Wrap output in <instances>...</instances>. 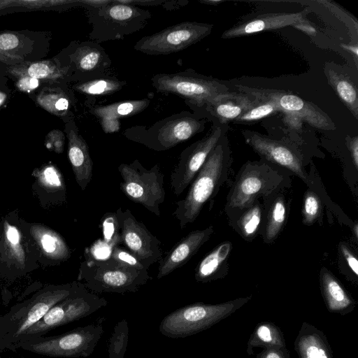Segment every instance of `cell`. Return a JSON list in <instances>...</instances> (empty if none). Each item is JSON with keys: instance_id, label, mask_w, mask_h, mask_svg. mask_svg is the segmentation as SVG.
<instances>
[{"instance_id": "cell-15", "label": "cell", "mask_w": 358, "mask_h": 358, "mask_svg": "<svg viewBox=\"0 0 358 358\" xmlns=\"http://www.w3.org/2000/svg\"><path fill=\"white\" fill-rule=\"evenodd\" d=\"M115 215L120 230L121 243L147 268L163 255L160 241L137 220L129 209L119 208Z\"/></svg>"}, {"instance_id": "cell-46", "label": "cell", "mask_w": 358, "mask_h": 358, "mask_svg": "<svg viewBox=\"0 0 358 358\" xmlns=\"http://www.w3.org/2000/svg\"><path fill=\"white\" fill-rule=\"evenodd\" d=\"M49 136L53 143L55 150L58 152H62L64 142L63 133L58 130H54L49 134Z\"/></svg>"}, {"instance_id": "cell-6", "label": "cell", "mask_w": 358, "mask_h": 358, "mask_svg": "<svg viewBox=\"0 0 358 358\" xmlns=\"http://www.w3.org/2000/svg\"><path fill=\"white\" fill-rule=\"evenodd\" d=\"M102 320L57 336H42L21 340L15 343L10 350L20 348L50 357H87L94 352L103 333Z\"/></svg>"}, {"instance_id": "cell-43", "label": "cell", "mask_w": 358, "mask_h": 358, "mask_svg": "<svg viewBox=\"0 0 358 358\" xmlns=\"http://www.w3.org/2000/svg\"><path fill=\"white\" fill-rule=\"evenodd\" d=\"M38 85L39 80L29 76L20 77L17 82L18 89L24 92L32 91L37 88Z\"/></svg>"}, {"instance_id": "cell-47", "label": "cell", "mask_w": 358, "mask_h": 358, "mask_svg": "<svg viewBox=\"0 0 358 358\" xmlns=\"http://www.w3.org/2000/svg\"><path fill=\"white\" fill-rule=\"evenodd\" d=\"M292 27L310 36H313L316 34L315 28L309 22L306 18L303 19L302 21Z\"/></svg>"}, {"instance_id": "cell-40", "label": "cell", "mask_w": 358, "mask_h": 358, "mask_svg": "<svg viewBox=\"0 0 358 358\" xmlns=\"http://www.w3.org/2000/svg\"><path fill=\"white\" fill-rule=\"evenodd\" d=\"M109 257L125 266L140 270L148 269L127 249L119 247L118 245L112 250Z\"/></svg>"}, {"instance_id": "cell-45", "label": "cell", "mask_w": 358, "mask_h": 358, "mask_svg": "<svg viewBox=\"0 0 358 358\" xmlns=\"http://www.w3.org/2000/svg\"><path fill=\"white\" fill-rule=\"evenodd\" d=\"M345 139L352 162L355 169H358V137L357 136L353 137L347 136Z\"/></svg>"}, {"instance_id": "cell-28", "label": "cell", "mask_w": 358, "mask_h": 358, "mask_svg": "<svg viewBox=\"0 0 358 358\" xmlns=\"http://www.w3.org/2000/svg\"><path fill=\"white\" fill-rule=\"evenodd\" d=\"M285 348V341L281 330L273 323L263 322L259 323L251 334L248 342L247 352L253 354V348Z\"/></svg>"}, {"instance_id": "cell-51", "label": "cell", "mask_w": 358, "mask_h": 358, "mask_svg": "<svg viewBox=\"0 0 358 358\" xmlns=\"http://www.w3.org/2000/svg\"><path fill=\"white\" fill-rule=\"evenodd\" d=\"M352 232L355 236V238L357 239L358 238V224L357 223H355L352 227Z\"/></svg>"}, {"instance_id": "cell-38", "label": "cell", "mask_w": 358, "mask_h": 358, "mask_svg": "<svg viewBox=\"0 0 358 358\" xmlns=\"http://www.w3.org/2000/svg\"><path fill=\"white\" fill-rule=\"evenodd\" d=\"M318 2L327 8L333 15L342 21L349 29L351 36L357 37L358 21L356 17L351 15L348 10L340 6L333 1L322 0Z\"/></svg>"}, {"instance_id": "cell-25", "label": "cell", "mask_w": 358, "mask_h": 358, "mask_svg": "<svg viewBox=\"0 0 358 358\" xmlns=\"http://www.w3.org/2000/svg\"><path fill=\"white\" fill-rule=\"evenodd\" d=\"M232 250L231 241H224L208 253L197 264L194 278L199 282H208L226 275L227 261Z\"/></svg>"}, {"instance_id": "cell-44", "label": "cell", "mask_w": 358, "mask_h": 358, "mask_svg": "<svg viewBox=\"0 0 358 358\" xmlns=\"http://www.w3.org/2000/svg\"><path fill=\"white\" fill-rule=\"evenodd\" d=\"M44 178L48 185L59 187L62 186V181L57 170L52 166L46 168L44 171Z\"/></svg>"}, {"instance_id": "cell-21", "label": "cell", "mask_w": 358, "mask_h": 358, "mask_svg": "<svg viewBox=\"0 0 358 358\" xmlns=\"http://www.w3.org/2000/svg\"><path fill=\"white\" fill-rule=\"evenodd\" d=\"M70 58L75 70L87 76V80L106 76L111 64L104 49L90 41L78 44Z\"/></svg>"}, {"instance_id": "cell-20", "label": "cell", "mask_w": 358, "mask_h": 358, "mask_svg": "<svg viewBox=\"0 0 358 358\" xmlns=\"http://www.w3.org/2000/svg\"><path fill=\"white\" fill-rule=\"evenodd\" d=\"M73 122L66 126L68 137V155L76 180L82 190L91 182L93 174V162L87 143L79 134Z\"/></svg>"}, {"instance_id": "cell-26", "label": "cell", "mask_w": 358, "mask_h": 358, "mask_svg": "<svg viewBox=\"0 0 358 358\" xmlns=\"http://www.w3.org/2000/svg\"><path fill=\"white\" fill-rule=\"evenodd\" d=\"M282 192L264 199L265 210L263 215H265V219L262 220V222L264 221V225H262V236L264 241L268 244L275 241L287 221L289 205Z\"/></svg>"}, {"instance_id": "cell-8", "label": "cell", "mask_w": 358, "mask_h": 358, "mask_svg": "<svg viewBox=\"0 0 358 358\" xmlns=\"http://www.w3.org/2000/svg\"><path fill=\"white\" fill-rule=\"evenodd\" d=\"M157 92L178 96L195 112L202 110L219 94L229 91L220 81L192 70L159 73L152 78Z\"/></svg>"}, {"instance_id": "cell-32", "label": "cell", "mask_w": 358, "mask_h": 358, "mask_svg": "<svg viewBox=\"0 0 358 358\" xmlns=\"http://www.w3.org/2000/svg\"><path fill=\"white\" fill-rule=\"evenodd\" d=\"M257 102L233 122L236 124H250L273 114L280 112L277 105L268 99L255 98Z\"/></svg>"}, {"instance_id": "cell-2", "label": "cell", "mask_w": 358, "mask_h": 358, "mask_svg": "<svg viewBox=\"0 0 358 358\" xmlns=\"http://www.w3.org/2000/svg\"><path fill=\"white\" fill-rule=\"evenodd\" d=\"M287 173L261 160L244 164L227 197L225 210L236 215L259 198L267 199L291 186Z\"/></svg>"}, {"instance_id": "cell-23", "label": "cell", "mask_w": 358, "mask_h": 358, "mask_svg": "<svg viewBox=\"0 0 358 358\" xmlns=\"http://www.w3.org/2000/svg\"><path fill=\"white\" fill-rule=\"evenodd\" d=\"M320 282L322 294L329 312L346 315L355 309V301L336 278L324 267L320 270Z\"/></svg>"}, {"instance_id": "cell-30", "label": "cell", "mask_w": 358, "mask_h": 358, "mask_svg": "<svg viewBox=\"0 0 358 358\" xmlns=\"http://www.w3.org/2000/svg\"><path fill=\"white\" fill-rule=\"evenodd\" d=\"M11 72L20 77L29 76L38 80H57L64 78L68 73L69 68L59 66L50 61H41L15 68Z\"/></svg>"}, {"instance_id": "cell-52", "label": "cell", "mask_w": 358, "mask_h": 358, "mask_svg": "<svg viewBox=\"0 0 358 358\" xmlns=\"http://www.w3.org/2000/svg\"><path fill=\"white\" fill-rule=\"evenodd\" d=\"M6 96L4 94L0 92V106L3 103Z\"/></svg>"}, {"instance_id": "cell-34", "label": "cell", "mask_w": 358, "mask_h": 358, "mask_svg": "<svg viewBox=\"0 0 358 358\" xmlns=\"http://www.w3.org/2000/svg\"><path fill=\"white\" fill-rule=\"evenodd\" d=\"M38 103L45 110L57 115H64L69 109V97L62 92H43L37 98Z\"/></svg>"}, {"instance_id": "cell-4", "label": "cell", "mask_w": 358, "mask_h": 358, "mask_svg": "<svg viewBox=\"0 0 358 358\" xmlns=\"http://www.w3.org/2000/svg\"><path fill=\"white\" fill-rule=\"evenodd\" d=\"M251 296L238 298L218 304L194 303L165 316L159 330L164 336L185 338L206 330L244 306Z\"/></svg>"}, {"instance_id": "cell-19", "label": "cell", "mask_w": 358, "mask_h": 358, "mask_svg": "<svg viewBox=\"0 0 358 358\" xmlns=\"http://www.w3.org/2000/svg\"><path fill=\"white\" fill-rule=\"evenodd\" d=\"M257 102V99L241 92H226L217 96L201 113L213 124L228 128L234 122Z\"/></svg>"}, {"instance_id": "cell-24", "label": "cell", "mask_w": 358, "mask_h": 358, "mask_svg": "<svg viewBox=\"0 0 358 358\" xmlns=\"http://www.w3.org/2000/svg\"><path fill=\"white\" fill-rule=\"evenodd\" d=\"M299 358H334L331 346L322 331L303 322L294 341Z\"/></svg>"}, {"instance_id": "cell-14", "label": "cell", "mask_w": 358, "mask_h": 358, "mask_svg": "<svg viewBox=\"0 0 358 358\" xmlns=\"http://www.w3.org/2000/svg\"><path fill=\"white\" fill-rule=\"evenodd\" d=\"M227 131V127L213 124L208 135L194 142L181 152L170 178L171 189L175 195H180L189 186L210 153Z\"/></svg>"}, {"instance_id": "cell-16", "label": "cell", "mask_w": 358, "mask_h": 358, "mask_svg": "<svg viewBox=\"0 0 358 358\" xmlns=\"http://www.w3.org/2000/svg\"><path fill=\"white\" fill-rule=\"evenodd\" d=\"M241 133L246 143L264 161L284 168L298 176L305 182H308V176L305 171L301 157L289 145L256 131L243 130Z\"/></svg>"}, {"instance_id": "cell-36", "label": "cell", "mask_w": 358, "mask_h": 358, "mask_svg": "<svg viewBox=\"0 0 358 358\" xmlns=\"http://www.w3.org/2000/svg\"><path fill=\"white\" fill-rule=\"evenodd\" d=\"M322 203L317 194L308 189L304 194L302 207V221L306 225H311L321 216Z\"/></svg>"}, {"instance_id": "cell-37", "label": "cell", "mask_w": 358, "mask_h": 358, "mask_svg": "<svg viewBox=\"0 0 358 358\" xmlns=\"http://www.w3.org/2000/svg\"><path fill=\"white\" fill-rule=\"evenodd\" d=\"M103 243L113 249L121 243L120 230L115 213H107L101 220Z\"/></svg>"}, {"instance_id": "cell-42", "label": "cell", "mask_w": 358, "mask_h": 358, "mask_svg": "<svg viewBox=\"0 0 358 358\" xmlns=\"http://www.w3.org/2000/svg\"><path fill=\"white\" fill-rule=\"evenodd\" d=\"M341 251L345 259L350 270L354 273L355 276L358 275V261L355 255L344 243H341Z\"/></svg>"}, {"instance_id": "cell-18", "label": "cell", "mask_w": 358, "mask_h": 358, "mask_svg": "<svg viewBox=\"0 0 358 358\" xmlns=\"http://www.w3.org/2000/svg\"><path fill=\"white\" fill-rule=\"evenodd\" d=\"M213 226L191 231L178 241L159 262L157 279H161L186 264L210 238Z\"/></svg>"}, {"instance_id": "cell-7", "label": "cell", "mask_w": 358, "mask_h": 358, "mask_svg": "<svg viewBox=\"0 0 358 358\" xmlns=\"http://www.w3.org/2000/svg\"><path fill=\"white\" fill-rule=\"evenodd\" d=\"M107 304L105 298L89 290L83 283L74 282L69 295L55 304L18 341L42 336L57 327L90 315Z\"/></svg>"}, {"instance_id": "cell-5", "label": "cell", "mask_w": 358, "mask_h": 358, "mask_svg": "<svg viewBox=\"0 0 358 358\" xmlns=\"http://www.w3.org/2000/svg\"><path fill=\"white\" fill-rule=\"evenodd\" d=\"M151 279L148 269L122 265L111 258L85 259L80 265L78 280L96 294L136 292Z\"/></svg>"}, {"instance_id": "cell-22", "label": "cell", "mask_w": 358, "mask_h": 358, "mask_svg": "<svg viewBox=\"0 0 358 358\" xmlns=\"http://www.w3.org/2000/svg\"><path fill=\"white\" fill-rule=\"evenodd\" d=\"M150 102L149 99H143L92 106L90 113L98 119L105 133H114L120 127V119L129 117L143 111Z\"/></svg>"}, {"instance_id": "cell-31", "label": "cell", "mask_w": 358, "mask_h": 358, "mask_svg": "<svg viewBox=\"0 0 358 358\" xmlns=\"http://www.w3.org/2000/svg\"><path fill=\"white\" fill-rule=\"evenodd\" d=\"M125 82L115 78L103 76L90 80H84L75 86V89L90 96H106L120 90Z\"/></svg>"}, {"instance_id": "cell-39", "label": "cell", "mask_w": 358, "mask_h": 358, "mask_svg": "<svg viewBox=\"0 0 358 358\" xmlns=\"http://www.w3.org/2000/svg\"><path fill=\"white\" fill-rule=\"evenodd\" d=\"M80 5V0L76 1H0V10L10 6H23L27 8H41L62 5Z\"/></svg>"}, {"instance_id": "cell-50", "label": "cell", "mask_w": 358, "mask_h": 358, "mask_svg": "<svg viewBox=\"0 0 358 358\" xmlns=\"http://www.w3.org/2000/svg\"><path fill=\"white\" fill-rule=\"evenodd\" d=\"M200 3H205L210 6H216L223 2L221 0H203L199 1Z\"/></svg>"}, {"instance_id": "cell-48", "label": "cell", "mask_w": 358, "mask_h": 358, "mask_svg": "<svg viewBox=\"0 0 358 358\" xmlns=\"http://www.w3.org/2000/svg\"><path fill=\"white\" fill-rule=\"evenodd\" d=\"M341 47L348 51L355 59V63L356 66H357V59H358V47L357 43H341Z\"/></svg>"}, {"instance_id": "cell-33", "label": "cell", "mask_w": 358, "mask_h": 358, "mask_svg": "<svg viewBox=\"0 0 358 358\" xmlns=\"http://www.w3.org/2000/svg\"><path fill=\"white\" fill-rule=\"evenodd\" d=\"M128 338V322L126 319H122L116 324L108 340L109 358H124L127 348Z\"/></svg>"}, {"instance_id": "cell-10", "label": "cell", "mask_w": 358, "mask_h": 358, "mask_svg": "<svg viewBox=\"0 0 358 358\" xmlns=\"http://www.w3.org/2000/svg\"><path fill=\"white\" fill-rule=\"evenodd\" d=\"M118 172L122 178L120 189L124 194L159 217L160 206L165 201L166 192L164 176L159 164L147 169L135 159L130 164H120Z\"/></svg>"}, {"instance_id": "cell-41", "label": "cell", "mask_w": 358, "mask_h": 358, "mask_svg": "<svg viewBox=\"0 0 358 358\" xmlns=\"http://www.w3.org/2000/svg\"><path fill=\"white\" fill-rule=\"evenodd\" d=\"M257 358H290L289 352L285 348H268L258 355Z\"/></svg>"}, {"instance_id": "cell-9", "label": "cell", "mask_w": 358, "mask_h": 358, "mask_svg": "<svg viewBox=\"0 0 358 358\" xmlns=\"http://www.w3.org/2000/svg\"><path fill=\"white\" fill-rule=\"evenodd\" d=\"M88 10L92 24L90 36L97 42L122 38L143 29L150 18L148 10L120 3L119 0H110L103 7Z\"/></svg>"}, {"instance_id": "cell-27", "label": "cell", "mask_w": 358, "mask_h": 358, "mask_svg": "<svg viewBox=\"0 0 358 358\" xmlns=\"http://www.w3.org/2000/svg\"><path fill=\"white\" fill-rule=\"evenodd\" d=\"M324 73L329 85L354 117L357 120L358 90L356 84L347 73L332 64H326Z\"/></svg>"}, {"instance_id": "cell-13", "label": "cell", "mask_w": 358, "mask_h": 358, "mask_svg": "<svg viewBox=\"0 0 358 358\" xmlns=\"http://www.w3.org/2000/svg\"><path fill=\"white\" fill-rule=\"evenodd\" d=\"M238 92L253 98H264L273 101L280 112L299 118L311 127L321 130H334L336 125L329 116L314 103L285 91L250 87L236 85Z\"/></svg>"}, {"instance_id": "cell-29", "label": "cell", "mask_w": 358, "mask_h": 358, "mask_svg": "<svg viewBox=\"0 0 358 358\" xmlns=\"http://www.w3.org/2000/svg\"><path fill=\"white\" fill-rule=\"evenodd\" d=\"M263 207L257 200L250 207L237 214L234 229L246 241L253 240L262 227Z\"/></svg>"}, {"instance_id": "cell-11", "label": "cell", "mask_w": 358, "mask_h": 358, "mask_svg": "<svg viewBox=\"0 0 358 358\" xmlns=\"http://www.w3.org/2000/svg\"><path fill=\"white\" fill-rule=\"evenodd\" d=\"M201 117L183 111L162 119L148 129L141 127L142 131H126L125 136L152 150L164 151L203 131L206 120Z\"/></svg>"}, {"instance_id": "cell-35", "label": "cell", "mask_w": 358, "mask_h": 358, "mask_svg": "<svg viewBox=\"0 0 358 358\" xmlns=\"http://www.w3.org/2000/svg\"><path fill=\"white\" fill-rule=\"evenodd\" d=\"M22 47L18 35L13 33L0 34V61L8 63H17L23 60L17 52Z\"/></svg>"}, {"instance_id": "cell-3", "label": "cell", "mask_w": 358, "mask_h": 358, "mask_svg": "<svg viewBox=\"0 0 358 358\" xmlns=\"http://www.w3.org/2000/svg\"><path fill=\"white\" fill-rule=\"evenodd\" d=\"M73 287V282L48 287L1 315L0 352L10 350L27 330L38 322L55 304L69 295Z\"/></svg>"}, {"instance_id": "cell-12", "label": "cell", "mask_w": 358, "mask_h": 358, "mask_svg": "<svg viewBox=\"0 0 358 358\" xmlns=\"http://www.w3.org/2000/svg\"><path fill=\"white\" fill-rule=\"evenodd\" d=\"M213 27V24L203 22H181L143 37L135 44L134 49L150 55L179 52L208 36Z\"/></svg>"}, {"instance_id": "cell-49", "label": "cell", "mask_w": 358, "mask_h": 358, "mask_svg": "<svg viewBox=\"0 0 358 358\" xmlns=\"http://www.w3.org/2000/svg\"><path fill=\"white\" fill-rule=\"evenodd\" d=\"M6 237L8 241L13 245H16L19 242V234L17 230L14 227H9L8 228Z\"/></svg>"}, {"instance_id": "cell-17", "label": "cell", "mask_w": 358, "mask_h": 358, "mask_svg": "<svg viewBox=\"0 0 358 358\" xmlns=\"http://www.w3.org/2000/svg\"><path fill=\"white\" fill-rule=\"evenodd\" d=\"M306 18V11L263 13L248 17L224 31L222 38L230 39L294 26Z\"/></svg>"}, {"instance_id": "cell-1", "label": "cell", "mask_w": 358, "mask_h": 358, "mask_svg": "<svg viewBox=\"0 0 358 358\" xmlns=\"http://www.w3.org/2000/svg\"><path fill=\"white\" fill-rule=\"evenodd\" d=\"M231 163L229 143L225 133L188 187L185 197L176 203L173 215L180 229L193 223L206 203L215 196L227 178Z\"/></svg>"}]
</instances>
